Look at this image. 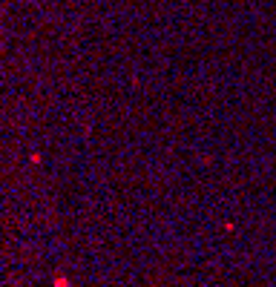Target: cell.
Returning <instances> with one entry per match:
<instances>
[{"mask_svg": "<svg viewBox=\"0 0 276 287\" xmlns=\"http://www.w3.org/2000/svg\"><path fill=\"white\" fill-rule=\"evenodd\" d=\"M55 287H69V279H63V276H58V279H55Z\"/></svg>", "mask_w": 276, "mask_h": 287, "instance_id": "obj_1", "label": "cell"}]
</instances>
